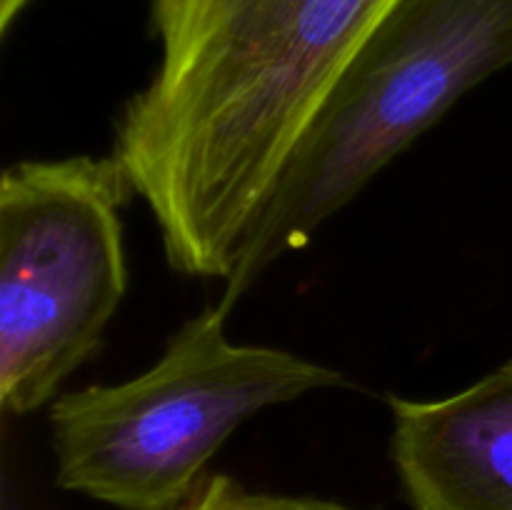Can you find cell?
<instances>
[{
    "mask_svg": "<svg viewBox=\"0 0 512 510\" xmlns=\"http://www.w3.org/2000/svg\"><path fill=\"white\" fill-rule=\"evenodd\" d=\"M395 0H153L160 63L113 155L165 260L228 280L295 145Z\"/></svg>",
    "mask_w": 512,
    "mask_h": 510,
    "instance_id": "obj_1",
    "label": "cell"
},
{
    "mask_svg": "<svg viewBox=\"0 0 512 510\" xmlns=\"http://www.w3.org/2000/svg\"><path fill=\"white\" fill-rule=\"evenodd\" d=\"M508 65L512 0H395L295 145L225 280V303L308 245L385 165Z\"/></svg>",
    "mask_w": 512,
    "mask_h": 510,
    "instance_id": "obj_2",
    "label": "cell"
},
{
    "mask_svg": "<svg viewBox=\"0 0 512 510\" xmlns=\"http://www.w3.org/2000/svg\"><path fill=\"white\" fill-rule=\"evenodd\" d=\"M233 305L200 310L135 378L50 403L55 483L118 510H175L225 440L270 405L350 385L340 370L228 338Z\"/></svg>",
    "mask_w": 512,
    "mask_h": 510,
    "instance_id": "obj_3",
    "label": "cell"
},
{
    "mask_svg": "<svg viewBox=\"0 0 512 510\" xmlns=\"http://www.w3.org/2000/svg\"><path fill=\"white\" fill-rule=\"evenodd\" d=\"M113 155L20 160L0 175V408L30 415L100 350L128 290Z\"/></svg>",
    "mask_w": 512,
    "mask_h": 510,
    "instance_id": "obj_4",
    "label": "cell"
},
{
    "mask_svg": "<svg viewBox=\"0 0 512 510\" xmlns=\"http://www.w3.org/2000/svg\"><path fill=\"white\" fill-rule=\"evenodd\" d=\"M388 408L410 510H512V360L445 398L390 395Z\"/></svg>",
    "mask_w": 512,
    "mask_h": 510,
    "instance_id": "obj_5",
    "label": "cell"
},
{
    "mask_svg": "<svg viewBox=\"0 0 512 510\" xmlns=\"http://www.w3.org/2000/svg\"><path fill=\"white\" fill-rule=\"evenodd\" d=\"M175 510H363L318 495L253 490L228 473L205 475Z\"/></svg>",
    "mask_w": 512,
    "mask_h": 510,
    "instance_id": "obj_6",
    "label": "cell"
},
{
    "mask_svg": "<svg viewBox=\"0 0 512 510\" xmlns=\"http://www.w3.org/2000/svg\"><path fill=\"white\" fill-rule=\"evenodd\" d=\"M30 0H0V35H5L13 25V20L28 8Z\"/></svg>",
    "mask_w": 512,
    "mask_h": 510,
    "instance_id": "obj_7",
    "label": "cell"
}]
</instances>
